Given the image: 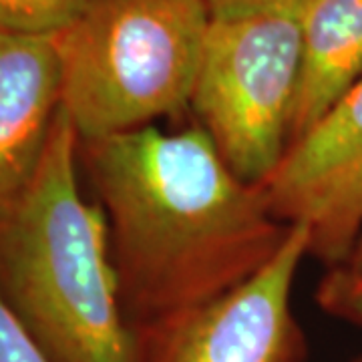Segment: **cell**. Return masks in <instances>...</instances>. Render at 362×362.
Listing matches in <instances>:
<instances>
[{
    "instance_id": "obj_9",
    "label": "cell",
    "mask_w": 362,
    "mask_h": 362,
    "mask_svg": "<svg viewBox=\"0 0 362 362\" xmlns=\"http://www.w3.org/2000/svg\"><path fill=\"white\" fill-rule=\"evenodd\" d=\"M316 302L324 314L362 328V232L349 252L328 266L316 288Z\"/></svg>"
},
{
    "instance_id": "obj_3",
    "label": "cell",
    "mask_w": 362,
    "mask_h": 362,
    "mask_svg": "<svg viewBox=\"0 0 362 362\" xmlns=\"http://www.w3.org/2000/svg\"><path fill=\"white\" fill-rule=\"evenodd\" d=\"M209 23L206 0H93L57 35L61 107L78 139L189 109Z\"/></svg>"
},
{
    "instance_id": "obj_8",
    "label": "cell",
    "mask_w": 362,
    "mask_h": 362,
    "mask_svg": "<svg viewBox=\"0 0 362 362\" xmlns=\"http://www.w3.org/2000/svg\"><path fill=\"white\" fill-rule=\"evenodd\" d=\"M362 77V0H308L288 149L304 139Z\"/></svg>"
},
{
    "instance_id": "obj_1",
    "label": "cell",
    "mask_w": 362,
    "mask_h": 362,
    "mask_svg": "<svg viewBox=\"0 0 362 362\" xmlns=\"http://www.w3.org/2000/svg\"><path fill=\"white\" fill-rule=\"evenodd\" d=\"M78 159L107 218L133 330L232 292L266 268L292 232L264 187L240 180L197 123L81 141Z\"/></svg>"
},
{
    "instance_id": "obj_5",
    "label": "cell",
    "mask_w": 362,
    "mask_h": 362,
    "mask_svg": "<svg viewBox=\"0 0 362 362\" xmlns=\"http://www.w3.org/2000/svg\"><path fill=\"white\" fill-rule=\"evenodd\" d=\"M310 254L308 228L292 232L266 268L232 292L135 330L139 362H304L308 342L292 290Z\"/></svg>"
},
{
    "instance_id": "obj_7",
    "label": "cell",
    "mask_w": 362,
    "mask_h": 362,
    "mask_svg": "<svg viewBox=\"0 0 362 362\" xmlns=\"http://www.w3.org/2000/svg\"><path fill=\"white\" fill-rule=\"evenodd\" d=\"M57 35L0 33V214L39 169L61 111Z\"/></svg>"
},
{
    "instance_id": "obj_6",
    "label": "cell",
    "mask_w": 362,
    "mask_h": 362,
    "mask_svg": "<svg viewBox=\"0 0 362 362\" xmlns=\"http://www.w3.org/2000/svg\"><path fill=\"white\" fill-rule=\"evenodd\" d=\"M259 185L278 220L308 228L326 266L349 252L362 232V77Z\"/></svg>"
},
{
    "instance_id": "obj_2",
    "label": "cell",
    "mask_w": 362,
    "mask_h": 362,
    "mask_svg": "<svg viewBox=\"0 0 362 362\" xmlns=\"http://www.w3.org/2000/svg\"><path fill=\"white\" fill-rule=\"evenodd\" d=\"M78 149L61 107L35 177L0 214V298L51 362H139L105 211L78 187Z\"/></svg>"
},
{
    "instance_id": "obj_10",
    "label": "cell",
    "mask_w": 362,
    "mask_h": 362,
    "mask_svg": "<svg viewBox=\"0 0 362 362\" xmlns=\"http://www.w3.org/2000/svg\"><path fill=\"white\" fill-rule=\"evenodd\" d=\"M93 0H0V33L59 35Z\"/></svg>"
},
{
    "instance_id": "obj_11",
    "label": "cell",
    "mask_w": 362,
    "mask_h": 362,
    "mask_svg": "<svg viewBox=\"0 0 362 362\" xmlns=\"http://www.w3.org/2000/svg\"><path fill=\"white\" fill-rule=\"evenodd\" d=\"M0 362H51L28 334L8 304L0 298Z\"/></svg>"
},
{
    "instance_id": "obj_12",
    "label": "cell",
    "mask_w": 362,
    "mask_h": 362,
    "mask_svg": "<svg viewBox=\"0 0 362 362\" xmlns=\"http://www.w3.org/2000/svg\"><path fill=\"white\" fill-rule=\"evenodd\" d=\"M308 0H206L211 18H230L304 6Z\"/></svg>"
},
{
    "instance_id": "obj_4",
    "label": "cell",
    "mask_w": 362,
    "mask_h": 362,
    "mask_svg": "<svg viewBox=\"0 0 362 362\" xmlns=\"http://www.w3.org/2000/svg\"><path fill=\"white\" fill-rule=\"evenodd\" d=\"M304 6L211 18L207 28L189 109L247 183H264L288 151Z\"/></svg>"
},
{
    "instance_id": "obj_13",
    "label": "cell",
    "mask_w": 362,
    "mask_h": 362,
    "mask_svg": "<svg viewBox=\"0 0 362 362\" xmlns=\"http://www.w3.org/2000/svg\"><path fill=\"white\" fill-rule=\"evenodd\" d=\"M350 362H362V356H356V358H352Z\"/></svg>"
}]
</instances>
